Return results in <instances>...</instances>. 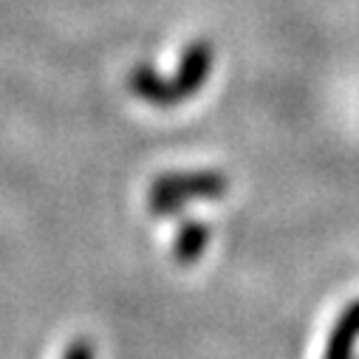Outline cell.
I'll return each mask as SVG.
<instances>
[{
  "label": "cell",
  "mask_w": 359,
  "mask_h": 359,
  "mask_svg": "<svg viewBox=\"0 0 359 359\" xmlns=\"http://www.w3.org/2000/svg\"><path fill=\"white\" fill-rule=\"evenodd\" d=\"M212 62H215L212 43L210 40H193L184 48L182 62H178V74L172 79H164V76L156 74L153 65L139 62L128 74V88H130V91L139 100H144L147 105L175 108V105L193 100L201 91V88L207 85L210 71H212Z\"/></svg>",
  "instance_id": "1"
},
{
  "label": "cell",
  "mask_w": 359,
  "mask_h": 359,
  "mask_svg": "<svg viewBox=\"0 0 359 359\" xmlns=\"http://www.w3.org/2000/svg\"><path fill=\"white\" fill-rule=\"evenodd\" d=\"M229 190V178L215 170L164 172L153 178L147 190V210L156 218L182 215L190 198H221Z\"/></svg>",
  "instance_id": "2"
},
{
  "label": "cell",
  "mask_w": 359,
  "mask_h": 359,
  "mask_svg": "<svg viewBox=\"0 0 359 359\" xmlns=\"http://www.w3.org/2000/svg\"><path fill=\"white\" fill-rule=\"evenodd\" d=\"M356 337H359V300L345 306V311L339 314L337 325L328 334V345H325L323 359H353Z\"/></svg>",
  "instance_id": "4"
},
{
  "label": "cell",
  "mask_w": 359,
  "mask_h": 359,
  "mask_svg": "<svg viewBox=\"0 0 359 359\" xmlns=\"http://www.w3.org/2000/svg\"><path fill=\"white\" fill-rule=\"evenodd\" d=\"M210 224L198 221V218H184L175 229L172 238V260L182 263V266H193L196 260H201V255L210 246Z\"/></svg>",
  "instance_id": "3"
},
{
  "label": "cell",
  "mask_w": 359,
  "mask_h": 359,
  "mask_svg": "<svg viewBox=\"0 0 359 359\" xmlns=\"http://www.w3.org/2000/svg\"><path fill=\"white\" fill-rule=\"evenodd\" d=\"M62 359H97V348H94V342L88 339V337H76V339L65 348Z\"/></svg>",
  "instance_id": "5"
}]
</instances>
